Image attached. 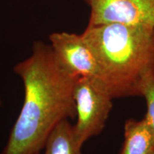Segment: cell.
<instances>
[{
	"label": "cell",
	"mask_w": 154,
	"mask_h": 154,
	"mask_svg": "<svg viewBox=\"0 0 154 154\" xmlns=\"http://www.w3.org/2000/svg\"><path fill=\"white\" fill-rule=\"evenodd\" d=\"M14 72L24 86V100L0 154H39L58 123L76 116V79L66 72L50 44L35 41L32 53Z\"/></svg>",
	"instance_id": "cell-1"
},
{
	"label": "cell",
	"mask_w": 154,
	"mask_h": 154,
	"mask_svg": "<svg viewBox=\"0 0 154 154\" xmlns=\"http://www.w3.org/2000/svg\"><path fill=\"white\" fill-rule=\"evenodd\" d=\"M96 58L99 79L113 99L141 96L154 73V26L88 25L82 34Z\"/></svg>",
	"instance_id": "cell-2"
},
{
	"label": "cell",
	"mask_w": 154,
	"mask_h": 154,
	"mask_svg": "<svg viewBox=\"0 0 154 154\" xmlns=\"http://www.w3.org/2000/svg\"><path fill=\"white\" fill-rule=\"evenodd\" d=\"M74 98L77 116L74 126V136L82 146L88 138L103 131L112 109L113 99L104 85L93 77L75 79Z\"/></svg>",
	"instance_id": "cell-3"
},
{
	"label": "cell",
	"mask_w": 154,
	"mask_h": 154,
	"mask_svg": "<svg viewBox=\"0 0 154 154\" xmlns=\"http://www.w3.org/2000/svg\"><path fill=\"white\" fill-rule=\"evenodd\" d=\"M90 9L88 25L154 26V0H84Z\"/></svg>",
	"instance_id": "cell-4"
},
{
	"label": "cell",
	"mask_w": 154,
	"mask_h": 154,
	"mask_svg": "<svg viewBox=\"0 0 154 154\" xmlns=\"http://www.w3.org/2000/svg\"><path fill=\"white\" fill-rule=\"evenodd\" d=\"M49 38L58 61L73 78H99L96 58L82 34L54 32Z\"/></svg>",
	"instance_id": "cell-5"
},
{
	"label": "cell",
	"mask_w": 154,
	"mask_h": 154,
	"mask_svg": "<svg viewBox=\"0 0 154 154\" xmlns=\"http://www.w3.org/2000/svg\"><path fill=\"white\" fill-rule=\"evenodd\" d=\"M153 151L154 138L146 119L127 120L124 126V143L121 154H150Z\"/></svg>",
	"instance_id": "cell-6"
},
{
	"label": "cell",
	"mask_w": 154,
	"mask_h": 154,
	"mask_svg": "<svg viewBox=\"0 0 154 154\" xmlns=\"http://www.w3.org/2000/svg\"><path fill=\"white\" fill-rule=\"evenodd\" d=\"M44 154H83L76 141L74 126L69 119L61 121L51 130L45 143Z\"/></svg>",
	"instance_id": "cell-7"
},
{
	"label": "cell",
	"mask_w": 154,
	"mask_h": 154,
	"mask_svg": "<svg viewBox=\"0 0 154 154\" xmlns=\"http://www.w3.org/2000/svg\"><path fill=\"white\" fill-rule=\"evenodd\" d=\"M141 96H143L147 106V113L144 119L151 128L154 138V73L146 77L141 88Z\"/></svg>",
	"instance_id": "cell-8"
},
{
	"label": "cell",
	"mask_w": 154,
	"mask_h": 154,
	"mask_svg": "<svg viewBox=\"0 0 154 154\" xmlns=\"http://www.w3.org/2000/svg\"><path fill=\"white\" fill-rule=\"evenodd\" d=\"M2 101L1 98H0V106H2Z\"/></svg>",
	"instance_id": "cell-9"
},
{
	"label": "cell",
	"mask_w": 154,
	"mask_h": 154,
	"mask_svg": "<svg viewBox=\"0 0 154 154\" xmlns=\"http://www.w3.org/2000/svg\"><path fill=\"white\" fill-rule=\"evenodd\" d=\"M150 154H154V151H152V152H151V153H150Z\"/></svg>",
	"instance_id": "cell-10"
}]
</instances>
